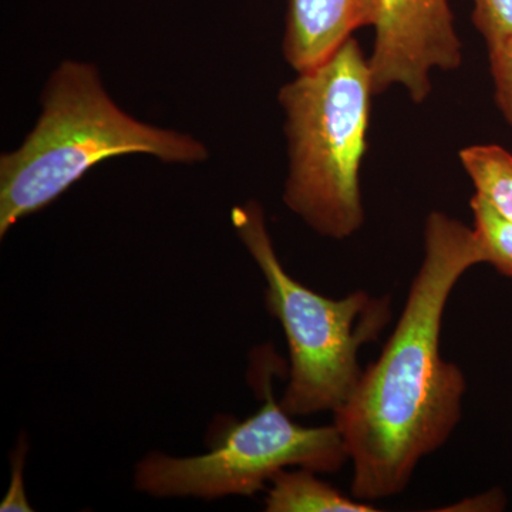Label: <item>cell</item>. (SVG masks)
Segmentation results:
<instances>
[{
  "label": "cell",
  "mask_w": 512,
  "mask_h": 512,
  "mask_svg": "<svg viewBox=\"0 0 512 512\" xmlns=\"http://www.w3.org/2000/svg\"><path fill=\"white\" fill-rule=\"evenodd\" d=\"M369 59L375 96L402 86L416 104L431 93V73L456 70L463 45L448 0H380Z\"/></svg>",
  "instance_id": "obj_6"
},
{
  "label": "cell",
  "mask_w": 512,
  "mask_h": 512,
  "mask_svg": "<svg viewBox=\"0 0 512 512\" xmlns=\"http://www.w3.org/2000/svg\"><path fill=\"white\" fill-rule=\"evenodd\" d=\"M480 247L487 264L512 278V220L495 208L493 202L476 191L470 200Z\"/></svg>",
  "instance_id": "obj_10"
},
{
  "label": "cell",
  "mask_w": 512,
  "mask_h": 512,
  "mask_svg": "<svg viewBox=\"0 0 512 512\" xmlns=\"http://www.w3.org/2000/svg\"><path fill=\"white\" fill-rule=\"evenodd\" d=\"M231 220L264 275L266 308L281 322L288 340L291 379L279 404L292 417L335 413L348 403L362 377L360 348L379 339L392 319L389 296L356 291L343 299L325 298L285 271L258 202L238 205Z\"/></svg>",
  "instance_id": "obj_4"
},
{
  "label": "cell",
  "mask_w": 512,
  "mask_h": 512,
  "mask_svg": "<svg viewBox=\"0 0 512 512\" xmlns=\"http://www.w3.org/2000/svg\"><path fill=\"white\" fill-rule=\"evenodd\" d=\"M495 101L505 121L512 127V35L488 47Z\"/></svg>",
  "instance_id": "obj_12"
},
{
  "label": "cell",
  "mask_w": 512,
  "mask_h": 512,
  "mask_svg": "<svg viewBox=\"0 0 512 512\" xmlns=\"http://www.w3.org/2000/svg\"><path fill=\"white\" fill-rule=\"evenodd\" d=\"M380 0H289L284 56L296 73L326 62L357 29L373 26Z\"/></svg>",
  "instance_id": "obj_7"
},
{
  "label": "cell",
  "mask_w": 512,
  "mask_h": 512,
  "mask_svg": "<svg viewBox=\"0 0 512 512\" xmlns=\"http://www.w3.org/2000/svg\"><path fill=\"white\" fill-rule=\"evenodd\" d=\"M26 443L25 440H20L18 448L12 457V480H10V487L2 504H0V511H33L30 507L28 497L25 493V484H23V466H25L26 458Z\"/></svg>",
  "instance_id": "obj_13"
},
{
  "label": "cell",
  "mask_w": 512,
  "mask_h": 512,
  "mask_svg": "<svg viewBox=\"0 0 512 512\" xmlns=\"http://www.w3.org/2000/svg\"><path fill=\"white\" fill-rule=\"evenodd\" d=\"M266 497L269 512H375L366 501L345 495L315 477L313 471H279Z\"/></svg>",
  "instance_id": "obj_8"
},
{
  "label": "cell",
  "mask_w": 512,
  "mask_h": 512,
  "mask_svg": "<svg viewBox=\"0 0 512 512\" xmlns=\"http://www.w3.org/2000/svg\"><path fill=\"white\" fill-rule=\"evenodd\" d=\"M474 26L488 47L512 35V0H474Z\"/></svg>",
  "instance_id": "obj_11"
},
{
  "label": "cell",
  "mask_w": 512,
  "mask_h": 512,
  "mask_svg": "<svg viewBox=\"0 0 512 512\" xmlns=\"http://www.w3.org/2000/svg\"><path fill=\"white\" fill-rule=\"evenodd\" d=\"M476 232L444 212L424 227V259L382 355L363 370L335 412L353 463L352 497L402 494L421 458L439 450L463 414L466 377L441 356L448 298L468 269L484 264Z\"/></svg>",
  "instance_id": "obj_1"
},
{
  "label": "cell",
  "mask_w": 512,
  "mask_h": 512,
  "mask_svg": "<svg viewBox=\"0 0 512 512\" xmlns=\"http://www.w3.org/2000/svg\"><path fill=\"white\" fill-rule=\"evenodd\" d=\"M373 96L355 37L279 90L289 156L284 201L322 237H352L365 222L360 168Z\"/></svg>",
  "instance_id": "obj_3"
},
{
  "label": "cell",
  "mask_w": 512,
  "mask_h": 512,
  "mask_svg": "<svg viewBox=\"0 0 512 512\" xmlns=\"http://www.w3.org/2000/svg\"><path fill=\"white\" fill-rule=\"evenodd\" d=\"M264 404L254 416L229 427L210 453L177 458L148 454L136 468V487L154 497L252 495L285 470L336 473L349 460L338 427H303L293 423L264 380Z\"/></svg>",
  "instance_id": "obj_5"
},
{
  "label": "cell",
  "mask_w": 512,
  "mask_h": 512,
  "mask_svg": "<svg viewBox=\"0 0 512 512\" xmlns=\"http://www.w3.org/2000/svg\"><path fill=\"white\" fill-rule=\"evenodd\" d=\"M130 154L168 164H197L210 156L190 134L151 126L121 109L94 64L64 60L43 89L36 126L20 147L0 157V237L56 201L94 165Z\"/></svg>",
  "instance_id": "obj_2"
},
{
  "label": "cell",
  "mask_w": 512,
  "mask_h": 512,
  "mask_svg": "<svg viewBox=\"0 0 512 512\" xmlns=\"http://www.w3.org/2000/svg\"><path fill=\"white\" fill-rule=\"evenodd\" d=\"M460 161L476 191L512 220V154L495 144H478L460 151Z\"/></svg>",
  "instance_id": "obj_9"
}]
</instances>
